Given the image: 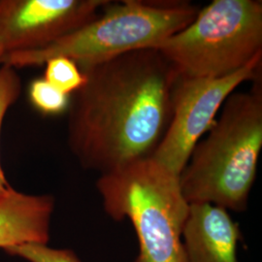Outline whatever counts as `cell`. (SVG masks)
<instances>
[{
  "instance_id": "6da1fadb",
  "label": "cell",
  "mask_w": 262,
  "mask_h": 262,
  "mask_svg": "<svg viewBox=\"0 0 262 262\" xmlns=\"http://www.w3.org/2000/svg\"><path fill=\"white\" fill-rule=\"evenodd\" d=\"M79 67L85 82L71 95L67 140L82 167L102 174L152 157L171 120L175 68L155 48Z\"/></svg>"
},
{
  "instance_id": "7a4b0ae2",
  "label": "cell",
  "mask_w": 262,
  "mask_h": 262,
  "mask_svg": "<svg viewBox=\"0 0 262 262\" xmlns=\"http://www.w3.org/2000/svg\"><path fill=\"white\" fill-rule=\"evenodd\" d=\"M262 149L261 79L230 94L179 175L188 204L247 210Z\"/></svg>"
},
{
  "instance_id": "3957f363",
  "label": "cell",
  "mask_w": 262,
  "mask_h": 262,
  "mask_svg": "<svg viewBox=\"0 0 262 262\" xmlns=\"http://www.w3.org/2000/svg\"><path fill=\"white\" fill-rule=\"evenodd\" d=\"M96 188L105 213L133 226L139 243L134 262H186L182 235L189 204L178 174L150 157L100 174Z\"/></svg>"
},
{
  "instance_id": "277c9868",
  "label": "cell",
  "mask_w": 262,
  "mask_h": 262,
  "mask_svg": "<svg viewBox=\"0 0 262 262\" xmlns=\"http://www.w3.org/2000/svg\"><path fill=\"white\" fill-rule=\"evenodd\" d=\"M199 6L187 0L109 1L95 19L47 47L5 54L1 64L44 66L67 57L90 66L124 53L154 48L177 33L196 16Z\"/></svg>"
},
{
  "instance_id": "5b68a950",
  "label": "cell",
  "mask_w": 262,
  "mask_h": 262,
  "mask_svg": "<svg viewBox=\"0 0 262 262\" xmlns=\"http://www.w3.org/2000/svg\"><path fill=\"white\" fill-rule=\"evenodd\" d=\"M179 76L220 78L262 55L260 0H214L156 47Z\"/></svg>"
},
{
  "instance_id": "8992f818",
  "label": "cell",
  "mask_w": 262,
  "mask_h": 262,
  "mask_svg": "<svg viewBox=\"0 0 262 262\" xmlns=\"http://www.w3.org/2000/svg\"><path fill=\"white\" fill-rule=\"evenodd\" d=\"M261 63L259 55L241 70L225 77L179 76L172 94L171 120L152 158L180 175L229 95L245 82L261 79Z\"/></svg>"
},
{
  "instance_id": "52a82bcc",
  "label": "cell",
  "mask_w": 262,
  "mask_h": 262,
  "mask_svg": "<svg viewBox=\"0 0 262 262\" xmlns=\"http://www.w3.org/2000/svg\"><path fill=\"white\" fill-rule=\"evenodd\" d=\"M110 0H0L6 54L47 47L95 19Z\"/></svg>"
},
{
  "instance_id": "ba28073f",
  "label": "cell",
  "mask_w": 262,
  "mask_h": 262,
  "mask_svg": "<svg viewBox=\"0 0 262 262\" xmlns=\"http://www.w3.org/2000/svg\"><path fill=\"white\" fill-rule=\"evenodd\" d=\"M242 237L227 210L208 203L189 204L182 235L185 261L239 262L237 249Z\"/></svg>"
},
{
  "instance_id": "9c48e42d",
  "label": "cell",
  "mask_w": 262,
  "mask_h": 262,
  "mask_svg": "<svg viewBox=\"0 0 262 262\" xmlns=\"http://www.w3.org/2000/svg\"><path fill=\"white\" fill-rule=\"evenodd\" d=\"M55 199L13 189L0 200V248L20 244H48Z\"/></svg>"
},
{
  "instance_id": "30bf717a",
  "label": "cell",
  "mask_w": 262,
  "mask_h": 262,
  "mask_svg": "<svg viewBox=\"0 0 262 262\" xmlns=\"http://www.w3.org/2000/svg\"><path fill=\"white\" fill-rule=\"evenodd\" d=\"M44 66V79L61 93L72 95L84 85V73L74 60L58 56L48 60Z\"/></svg>"
},
{
  "instance_id": "8fae6325",
  "label": "cell",
  "mask_w": 262,
  "mask_h": 262,
  "mask_svg": "<svg viewBox=\"0 0 262 262\" xmlns=\"http://www.w3.org/2000/svg\"><path fill=\"white\" fill-rule=\"evenodd\" d=\"M29 99L38 111L48 116H56L67 112L71 95L63 94L44 78L31 82L28 90Z\"/></svg>"
},
{
  "instance_id": "7c38bea8",
  "label": "cell",
  "mask_w": 262,
  "mask_h": 262,
  "mask_svg": "<svg viewBox=\"0 0 262 262\" xmlns=\"http://www.w3.org/2000/svg\"><path fill=\"white\" fill-rule=\"evenodd\" d=\"M20 92V81L14 68L2 64L0 68V134L3 120L11 105L14 103ZM14 188L5 177L0 161V200L7 196Z\"/></svg>"
},
{
  "instance_id": "4fadbf2b",
  "label": "cell",
  "mask_w": 262,
  "mask_h": 262,
  "mask_svg": "<svg viewBox=\"0 0 262 262\" xmlns=\"http://www.w3.org/2000/svg\"><path fill=\"white\" fill-rule=\"evenodd\" d=\"M4 251L29 262H82L73 251L53 249L48 247L47 244H20L9 247Z\"/></svg>"
},
{
  "instance_id": "5bb4252c",
  "label": "cell",
  "mask_w": 262,
  "mask_h": 262,
  "mask_svg": "<svg viewBox=\"0 0 262 262\" xmlns=\"http://www.w3.org/2000/svg\"><path fill=\"white\" fill-rule=\"evenodd\" d=\"M5 54H6L5 49H4L3 43H2V41H1V39H0V63H1V59H2V57H3V56H4Z\"/></svg>"
}]
</instances>
